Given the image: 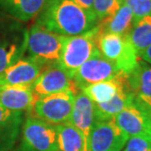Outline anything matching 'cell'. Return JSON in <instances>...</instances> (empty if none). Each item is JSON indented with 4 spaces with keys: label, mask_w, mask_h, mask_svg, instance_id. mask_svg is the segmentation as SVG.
I'll return each mask as SVG.
<instances>
[{
    "label": "cell",
    "mask_w": 151,
    "mask_h": 151,
    "mask_svg": "<svg viewBox=\"0 0 151 151\" xmlns=\"http://www.w3.org/2000/svg\"><path fill=\"white\" fill-rule=\"evenodd\" d=\"M128 80L135 96L151 98V65L139 60L134 70L128 75Z\"/></svg>",
    "instance_id": "44dd1931"
},
{
    "label": "cell",
    "mask_w": 151,
    "mask_h": 151,
    "mask_svg": "<svg viewBox=\"0 0 151 151\" xmlns=\"http://www.w3.org/2000/svg\"><path fill=\"white\" fill-rule=\"evenodd\" d=\"M129 138L114 119L94 122L88 138V151H121Z\"/></svg>",
    "instance_id": "ba28073f"
},
{
    "label": "cell",
    "mask_w": 151,
    "mask_h": 151,
    "mask_svg": "<svg viewBox=\"0 0 151 151\" xmlns=\"http://www.w3.org/2000/svg\"><path fill=\"white\" fill-rule=\"evenodd\" d=\"M125 88H131L129 84L128 75L121 73L111 80L84 86L81 89V91L94 104H99L110 101L117 93Z\"/></svg>",
    "instance_id": "9a60e30c"
},
{
    "label": "cell",
    "mask_w": 151,
    "mask_h": 151,
    "mask_svg": "<svg viewBox=\"0 0 151 151\" xmlns=\"http://www.w3.org/2000/svg\"><path fill=\"white\" fill-rule=\"evenodd\" d=\"M44 68L34 59L23 57L0 74V87L32 86Z\"/></svg>",
    "instance_id": "8fae6325"
},
{
    "label": "cell",
    "mask_w": 151,
    "mask_h": 151,
    "mask_svg": "<svg viewBox=\"0 0 151 151\" xmlns=\"http://www.w3.org/2000/svg\"><path fill=\"white\" fill-rule=\"evenodd\" d=\"M94 122V103L81 91L78 92L75 96L74 106L69 123H71L83 134L87 146L89 134Z\"/></svg>",
    "instance_id": "5bb4252c"
},
{
    "label": "cell",
    "mask_w": 151,
    "mask_h": 151,
    "mask_svg": "<svg viewBox=\"0 0 151 151\" xmlns=\"http://www.w3.org/2000/svg\"><path fill=\"white\" fill-rule=\"evenodd\" d=\"M115 123L129 137H143L151 140V119L134 103L114 118Z\"/></svg>",
    "instance_id": "7c38bea8"
},
{
    "label": "cell",
    "mask_w": 151,
    "mask_h": 151,
    "mask_svg": "<svg viewBox=\"0 0 151 151\" xmlns=\"http://www.w3.org/2000/svg\"><path fill=\"white\" fill-rule=\"evenodd\" d=\"M58 151H88L83 134L71 123L56 126Z\"/></svg>",
    "instance_id": "ffe728a7"
},
{
    "label": "cell",
    "mask_w": 151,
    "mask_h": 151,
    "mask_svg": "<svg viewBox=\"0 0 151 151\" xmlns=\"http://www.w3.org/2000/svg\"><path fill=\"white\" fill-rule=\"evenodd\" d=\"M38 96L32 86H12L0 87V104L13 112L29 113Z\"/></svg>",
    "instance_id": "4fadbf2b"
},
{
    "label": "cell",
    "mask_w": 151,
    "mask_h": 151,
    "mask_svg": "<svg viewBox=\"0 0 151 151\" xmlns=\"http://www.w3.org/2000/svg\"><path fill=\"white\" fill-rule=\"evenodd\" d=\"M22 151H58L56 126L32 115L27 116L22 127Z\"/></svg>",
    "instance_id": "52a82bcc"
},
{
    "label": "cell",
    "mask_w": 151,
    "mask_h": 151,
    "mask_svg": "<svg viewBox=\"0 0 151 151\" xmlns=\"http://www.w3.org/2000/svg\"><path fill=\"white\" fill-rule=\"evenodd\" d=\"M134 93L131 88H125L117 93L110 101L94 104L95 122L112 120L125 108L134 103Z\"/></svg>",
    "instance_id": "ac0fdd59"
},
{
    "label": "cell",
    "mask_w": 151,
    "mask_h": 151,
    "mask_svg": "<svg viewBox=\"0 0 151 151\" xmlns=\"http://www.w3.org/2000/svg\"><path fill=\"white\" fill-rule=\"evenodd\" d=\"M125 0H93V12L98 23L110 15L114 14Z\"/></svg>",
    "instance_id": "603a6c76"
},
{
    "label": "cell",
    "mask_w": 151,
    "mask_h": 151,
    "mask_svg": "<svg viewBox=\"0 0 151 151\" xmlns=\"http://www.w3.org/2000/svg\"><path fill=\"white\" fill-rule=\"evenodd\" d=\"M124 2L131 8L134 22L151 14V0H125Z\"/></svg>",
    "instance_id": "cb8c5ba5"
},
{
    "label": "cell",
    "mask_w": 151,
    "mask_h": 151,
    "mask_svg": "<svg viewBox=\"0 0 151 151\" xmlns=\"http://www.w3.org/2000/svg\"><path fill=\"white\" fill-rule=\"evenodd\" d=\"M119 74L121 72L97 51L76 72L73 76V81L77 88L81 91L84 86L111 80Z\"/></svg>",
    "instance_id": "9c48e42d"
},
{
    "label": "cell",
    "mask_w": 151,
    "mask_h": 151,
    "mask_svg": "<svg viewBox=\"0 0 151 151\" xmlns=\"http://www.w3.org/2000/svg\"><path fill=\"white\" fill-rule=\"evenodd\" d=\"M0 151H6L4 148H3V147L1 146V144H0Z\"/></svg>",
    "instance_id": "f1b7e54d"
},
{
    "label": "cell",
    "mask_w": 151,
    "mask_h": 151,
    "mask_svg": "<svg viewBox=\"0 0 151 151\" xmlns=\"http://www.w3.org/2000/svg\"><path fill=\"white\" fill-rule=\"evenodd\" d=\"M28 34L23 23L0 11V74L24 57Z\"/></svg>",
    "instance_id": "7a4b0ae2"
},
{
    "label": "cell",
    "mask_w": 151,
    "mask_h": 151,
    "mask_svg": "<svg viewBox=\"0 0 151 151\" xmlns=\"http://www.w3.org/2000/svg\"><path fill=\"white\" fill-rule=\"evenodd\" d=\"M64 39V35L55 34L35 24L29 29L26 52L28 57L44 67L58 64Z\"/></svg>",
    "instance_id": "277c9868"
},
{
    "label": "cell",
    "mask_w": 151,
    "mask_h": 151,
    "mask_svg": "<svg viewBox=\"0 0 151 151\" xmlns=\"http://www.w3.org/2000/svg\"><path fill=\"white\" fill-rule=\"evenodd\" d=\"M76 93L72 90L38 97L29 115L50 125L58 126L70 121Z\"/></svg>",
    "instance_id": "8992f818"
},
{
    "label": "cell",
    "mask_w": 151,
    "mask_h": 151,
    "mask_svg": "<svg viewBox=\"0 0 151 151\" xmlns=\"http://www.w3.org/2000/svg\"><path fill=\"white\" fill-rule=\"evenodd\" d=\"M139 58L142 59L144 62L147 63V64L151 65V45L143 51V53L139 56Z\"/></svg>",
    "instance_id": "83f0119b"
},
{
    "label": "cell",
    "mask_w": 151,
    "mask_h": 151,
    "mask_svg": "<svg viewBox=\"0 0 151 151\" xmlns=\"http://www.w3.org/2000/svg\"><path fill=\"white\" fill-rule=\"evenodd\" d=\"M73 1L77 3L78 5H80L84 10L94 13L93 12V0H73Z\"/></svg>",
    "instance_id": "4316f807"
},
{
    "label": "cell",
    "mask_w": 151,
    "mask_h": 151,
    "mask_svg": "<svg viewBox=\"0 0 151 151\" xmlns=\"http://www.w3.org/2000/svg\"><path fill=\"white\" fill-rule=\"evenodd\" d=\"M124 151H151V140L143 137H129Z\"/></svg>",
    "instance_id": "d4e9b609"
},
{
    "label": "cell",
    "mask_w": 151,
    "mask_h": 151,
    "mask_svg": "<svg viewBox=\"0 0 151 151\" xmlns=\"http://www.w3.org/2000/svg\"><path fill=\"white\" fill-rule=\"evenodd\" d=\"M18 151H22V150H21V149H19V150H18Z\"/></svg>",
    "instance_id": "f546056e"
},
{
    "label": "cell",
    "mask_w": 151,
    "mask_h": 151,
    "mask_svg": "<svg viewBox=\"0 0 151 151\" xmlns=\"http://www.w3.org/2000/svg\"><path fill=\"white\" fill-rule=\"evenodd\" d=\"M128 35L138 56H140L151 45V14L134 22Z\"/></svg>",
    "instance_id": "7402d4cb"
},
{
    "label": "cell",
    "mask_w": 151,
    "mask_h": 151,
    "mask_svg": "<svg viewBox=\"0 0 151 151\" xmlns=\"http://www.w3.org/2000/svg\"><path fill=\"white\" fill-rule=\"evenodd\" d=\"M35 24L60 35L74 37L95 28L98 20L94 13L84 10L73 0H46Z\"/></svg>",
    "instance_id": "6da1fadb"
},
{
    "label": "cell",
    "mask_w": 151,
    "mask_h": 151,
    "mask_svg": "<svg viewBox=\"0 0 151 151\" xmlns=\"http://www.w3.org/2000/svg\"><path fill=\"white\" fill-rule=\"evenodd\" d=\"M96 46L101 55L121 73L131 74L139 62V56L128 35L98 32Z\"/></svg>",
    "instance_id": "3957f363"
},
{
    "label": "cell",
    "mask_w": 151,
    "mask_h": 151,
    "mask_svg": "<svg viewBox=\"0 0 151 151\" xmlns=\"http://www.w3.org/2000/svg\"><path fill=\"white\" fill-rule=\"evenodd\" d=\"M134 23V19L131 8L124 2L123 5L114 14L98 23L99 32H110L126 35H129Z\"/></svg>",
    "instance_id": "d6986e66"
},
{
    "label": "cell",
    "mask_w": 151,
    "mask_h": 151,
    "mask_svg": "<svg viewBox=\"0 0 151 151\" xmlns=\"http://www.w3.org/2000/svg\"><path fill=\"white\" fill-rule=\"evenodd\" d=\"M23 113L13 112L0 104V144L10 151L23 127Z\"/></svg>",
    "instance_id": "e0dca14e"
},
{
    "label": "cell",
    "mask_w": 151,
    "mask_h": 151,
    "mask_svg": "<svg viewBox=\"0 0 151 151\" xmlns=\"http://www.w3.org/2000/svg\"><path fill=\"white\" fill-rule=\"evenodd\" d=\"M46 0H0V11L21 23H28L43 8Z\"/></svg>",
    "instance_id": "2e32d148"
},
{
    "label": "cell",
    "mask_w": 151,
    "mask_h": 151,
    "mask_svg": "<svg viewBox=\"0 0 151 151\" xmlns=\"http://www.w3.org/2000/svg\"><path fill=\"white\" fill-rule=\"evenodd\" d=\"M134 105H137L138 108H140L141 110H143L151 119V98L135 96L134 97Z\"/></svg>",
    "instance_id": "484cf974"
},
{
    "label": "cell",
    "mask_w": 151,
    "mask_h": 151,
    "mask_svg": "<svg viewBox=\"0 0 151 151\" xmlns=\"http://www.w3.org/2000/svg\"><path fill=\"white\" fill-rule=\"evenodd\" d=\"M98 32L99 28L97 25L86 34L74 37H65L58 65L72 78L81 66L98 51L96 46Z\"/></svg>",
    "instance_id": "5b68a950"
},
{
    "label": "cell",
    "mask_w": 151,
    "mask_h": 151,
    "mask_svg": "<svg viewBox=\"0 0 151 151\" xmlns=\"http://www.w3.org/2000/svg\"><path fill=\"white\" fill-rule=\"evenodd\" d=\"M32 89L38 97L72 90L76 94L80 92L69 76L58 64L47 66L32 84Z\"/></svg>",
    "instance_id": "30bf717a"
}]
</instances>
